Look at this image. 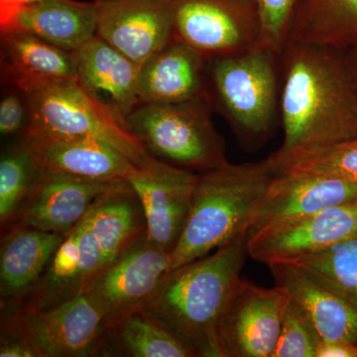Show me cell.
<instances>
[{
  "instance_id": "cell-1",
  "label": "cell",
  "mask_w": 357,
  "mask_h": 357,
  "mask_svg": "<svg viewBox=\"0 0 357 357\" xmlns=\"http://www.w3.org/2000/svg\"><path fill=\"white\" fill-rule=\"evenodd\" d=\"M280 59L284 140L269 156L276 173L357 137V89L344 52L289 43Z\"/></svg>"
},
{
  "instance_id": "cell-2",
  "label": "cell",
  "mask_w": 357,
  "mask_h": 357,
  "mask_svg": "<svg viewBox=\"0 0 357 357\" xmlns=\"http://www.w3.org/2000/svg\"><path fill=\"white\" fill-rule=\"evenodd\" d=\"M248 236L171 270L144 307L192 352L222 357L218 326L223 310L241 280Z\"/></svg>"
},
{
  "instance_id": "cell-3",
  "label": "cell",
  "mask_w": 357,
  "mask_h": 357,
  "mask_svg": "<svg viewBox=\"0 0 357 357\" xmlns=\"http://www.w3.org/2000/svg\"><path fill=\"white\" fill-rule=\"evenodd\" d=\"M276 175L269 157L198 174L187 222L170 253L171 270L248 236Z\"/></svg>"
},
{
  "instance_id": "cell-4",
  "label": "cell",
  "mask_w": 357,
  "mask_h": 357,
  "mask_svg": "<svg viewBox=\"0 0 357 357\" xmlns=\"http://www.w3.org/2000/svg\"><path fill=\"white\" fill-rule=\"evenodd\" d=\"M278 58L257 46L206 62L211 105L248 144H261L273 131L280 107Z\"/></svg>"
},
{
  "instance_id": "cell-5",
  "label": "cell",
  "mask_w": 357,
  "mask_h": 357,
  "mask_svg": "<svg viewBox=\"0 0 357 357\" xmlns=\"http://www.w3.org/2000/svg\"><path fill=\"white\" fill-rule=\"evenodd\" d=\"M213 109L208 96L181 103H139L126 121L152 157L199 174L229 163Z\"/></svg>"
},
{
  "instance_id": "cell-6",
  "label": "cell",
  "mask_w": 357,
  "mask_h": 357,
  "mask_svg": "<svg viewBox=\"0 0 357 357\" xmlns=\"http://www.w3.org/2000/svg\"><path fill=\"white\" fill-rule=\"evenodd\" d=\"M24 95L29 112L24 133L95 138L116 148L140 168L158 160L148 153L123 117L77 81L51 82Z\"/></svg>"
},
{
  "instance_id": "cell-7",
  "label": "cell",
  "mask_w": 357,
  "mask_h": 357,
  "mask_svg": "<svg viewBox=\"0 0 357 357\" xmlns=\"http://www.w3.org/2000/svg\"><path fill=\"white\" fill-rule=\"evenodd\" d=\"M1 325L24 337L37 357L112 356L109 331L98 306L84 293L48 309L2 312Z\"/></svg>"
},
{
  "instance_id": "cell-8",
  "label": "cell",
  "mask_w": 357,
  "mask_h": 357,
  "mask_svg": "<svg viewBox=\"0 0 357 357\" xmlns=\"http://www.w3.org/2000/svg\"><path fill=\"white\" fill-rule=\"evenodd\" d=\"M174 39L208 62L260 46L255 0H171Z\"/></svg>"
},
{
  "instance_id": "cell-9",
  "label": "cell",
  "mask_w": 357,
  "mask_h": 357,
  "mask_svg": "<svg viewBox=\"0 0 357 357\" xmlns=\"http://www.w3.org/2000/svg\"><path fill=\"white\" fill-rule=\"evenodd\" d=\"M171 264L170 252L151 243L145 232L102 267L83 293L102 311L109 331L146 307Z\"/></svg>"
},
{
  "instance_id": "cell-10",
  "label": "cell",
  "mask_w": 357,
  "mask_h": 357,
  "mask_svg": "<svg viewBox=\"0 0 357 357\" xmlns=\"http://www.w3.org/2000/svg\"><path fill=\"white\" fill-rule=\"evenodd\" d=\"M357 236V203L274 220L249 232L248 255L270 265L293 263Z\"/></svg>"
},
{
  "instance_id": "cell-11",
  "label": "cell",
  "mask_w": 357,
  "mask_h": 357,
  "mask_svg": "<svg viewBox=\"0 0 357 357\" xmlns=\"http://www.w3.org/2000/svg\"><path fill=\"white\" fill-rule=\"evenodd\" d=\"M290 301L280 286L258 287L241 279L218 323L222 357H272Z\"/></svg>"
},
{
  "instance_id": "cell-12",
  "label": "cell",
  "mask_w": 357,
  "mask_h": 357,
  "mask_svg": "<svg viewBox=\"0 0 357 357\" xmlns=\"http://www.w3.org/2000/svg\"><path fill=\"white\" fill-rule=\"evenodd\" d=\"M96 35L142 67L174 39L171 0H98Z\"/></svg>"
},
{
  "instance_id": "cell-13",
  "label": "cell",
  "mask_w": 357,
  "mask_h": 357,
  "mask_svg": "<svg viewBox=\"0 0 357 357\" xmlns=\"http://www.w3.org/2000/svg\"><path fill=\"white\" fill-rule=\"evenodd\" d=\"M197 178L198 174L160 160L138 167L128 178L142 206L148 238L167 252H172L182 236Z\"/></svg>"
},
{
  "instance_id": "cell-14",
  "label": "cell",
  "mask_w": 357,
  "mask_h": 357,
  "mask_svg": "<svg viewBox=\"0 0 357 357\" xmlns=\"http://www.w3.org/2000/svg\"><path fill=\"white\" fill-rule=\"evenodd\" d=\"M122 182H98L43 172L11 223L67 236L105 192Z\"/></svg>"
},
{
  "instance_id": "cell-15",
  "label": "cell",
  "mask_w": 357,
  "mask_h": 357,
  "mask_svg": "<svg viewBox=\"0 0 357 357\" xmlns=\"http://www.w3.org/2000/svg\"><path fill=\"white\" fill-rule=\"evenodd\" d=\"M277 286L303 310L321 342L357 344V305L311 270L295 263L267 265Z\"/></svg>"
},
{
  "instance_id": "cell-16",
  "label": "cell",
  "mask_w": 357,
  "mask_h": 357,
  "mask_svg": "<svg viewBox=\"0 0 357 357\" xmlns=\"http://www.w3.org/2000/svg\"><path fill=\"white\" fill-rule=\"evenodd\" d=\"M103 266V258L84 218L66 236L48 266L18 307L48 309L84 292ZM6 312V311H2Z\"/></svg>"
},
{
  "instance_id": "cell-17",
  "label": "cell",
  "mask_w": 357,
  "mask_h": 357,
  "mask_svg": "<svg viewBox=\"0 0 357 357\" xmlns=\"http://www.w3.org/2000/svg\"><path fill=\"white\" fill-rule=\"evenodd\" d=\"M23 135L31 142L43 172L98 182H121L128 181L138 168L116 148L95 138Z\"/></svg>"
},
{
  "instance_id": "cell-18",
  "label": "cell",
  "mask_w": 357,
  "mask_h": 357,
  "mask_svg": "<svg viewBox=\"0 0 357 357\" xmlns=\"http://www.w3.org/2000/svg\"><path fill=\"white\" fill-rule=\"evenodd\" d=\"M354 203H357V184L354 183L319 174H277L270 183L250 231L274 220Z\"/></svg>"
},
{
  "instance_id": "cell-19",
  "label": "cell",
  "mask_w": 357,
  "mask_h": 357,
  "mask_svg": "<svg viewBox=\"0 0 357 357\" xmlns=\"http://www.w3.org/2000/svg\"><path fill=\"white\" fill-rule=\"evenodd\" d=\"M4 227L0 246V301L2 311H7L17 306L39 280L66 236L15 222Z\"/></svg>"
},
{
  "instance_id": "cell-20",
  "label": "cell",
  "mask_w": 357,
  "mask_h": 357,
  "mask_svg": "<svg viewBox=\"0 0 357 357\" xmlns=\"http://www.w3.org/2000/svg\"><path fill=\"white\" fill-rule=\"evenodd\" d=\"M1 77L23 93L56 81H77L76 52L59 48L31 33L1 31Z\"/></svg>"
},
{
  "instance_id": "cell-21",
  "label": "cell",
  "mask_w": 357,
  "mask_h": 357,
  "mask_svg": "<svg viewBox=\"0 0 357 357\" xmlns=\"http://www.w3.org/2000/svg\"><path fill=\"white\" fill-rule=\"evenodd\" d=\"M204 96H208L206 61L183 42L173 39L140 68L139 103H181Z\"/></svg>"
},
{
  "instance_id": "cell-22",
  "label": "cell",
  "mask_w": 357,
  "mask_h": 357,
  "mask_svg": "<svg viewBox=\"0 0 357 357\" xmlns=\"http://www.w3.org/2000/svg\"><path fill=\"white\" fill-rule=\"evenodd\" d=\"M76 55L77 82L126 119L139 103V66L98 35Z\"/></svg>"
},
{
  "instance_id": "cell-23",
  "label": "cell",
  "mask_w": 357,
  "mask_h": 357,
  "mask_svg": "<svg viewBox=\"0 0 357 357\" xmlns=\"http://www.w3.org/2000/svg\"><path fill=\"white\" fill-rule=\"evenodd\" d=\"M7 30L31 33L63 50L77 52L96 35V2L41 0L26 7Z\"/></svg>"
},
{
  "instance_id": "cell-24",
  "label": "cell",
  "mask_w": 357,
  "mask_h": 357,
  "mask_svg": "<svg viewBox=\"0 0 357 357\" xmlns=\"http://www.w3.org/2000/svg\"><path fill=\"white\" fill-rule=\"evenodd\" d=\"M103 258V266L146 232L144 213L128 181L102 195L84 215Z\"/></svg>"
},
{
  "instance_id": "cell-25",
  "label": "cell",
  "mask_w": 357,
  "mask_h": 357,
  "mask_svg": "<svg viewBox=\"0 0 357 357\" xmlns=\"http://www.w3.org/2000/svg\"><path fill=\"white\" fill-rule=\"evenodd\" d=\"M357 48V0H298L287 44Z\"/></svg>"
},
{
  "instance_id": "cell-26",
  "label": "cell",
  "mask_w": 357,
  "mask_h": 357,
  "mask_svg": "<svg viewBox=\"0 0 357 357\" xmlns=\"http://www.w3.org/2000/svg\"><path fill=\"white\" fill-rule=\"evenodd\" d=\"M109 342L131 357H194L165 326L145 309L128 314L109 330Z\"/></svg>"
},
{
  "instance_id": "cell-27",
  "label": "cell",
  "mask_w": 357,
  "mask_h": 357,
  "mask_svg": "<svg viewBox=\"0 0 357 357\" xmlns=\"http://www.w3.org/2000/svg\"><path fill=\"white\" fill-rule=\"evenodd\" d=\"M43 173L31 142L21 134L0 158V222L10 225Z\"/></svg>"
},
{
  "instance_id": "cell-28",
  "label": "cell",
  "mask_w": 357,
  "mask_h": 357,
  "mask_svg": "<svg viewBox=\"0 0 357 357\" xmlns=\"http://www.w3.org/2000/svg\"><path fill=\"white\" fill-rule=\"evenodd\" d=\"M293 263L311 270L357 305V236Z\"/></svg>"
},
{
  "instance_id": "cell-29",
  "label": "cell",
  "mask_w": 357,
  "mask_h": 357,
  "mask_svg": "<svg viewBox=\"0 0 357 357\" xmlns=\"http://www.w3.org/2000/svg\"><path fill=\"white\" fill-rule=\"evenodd\" d=\"M321 342L311 319L291 299L272 357H316Z\"/></svg>"
},
{
  "instance_id": "cell-30",
  "label": "cell",
  "mask_w": 357,
  "mask_h": 357,
  "mask_svg": "<svg viewBox=\"0 0 357 357\" xmlns=\"http://www.w3.org/2000/svg\"><path fill=\"white\" fill-rule=\"evenodd\" d=\"M283 173L319 174L357 184V137L291 164L277 174Z\"/></svg>"
},
{
  "instance_id": "cell-31",
  "label": "cell",
  "mask_w": 357,
  "mask_h": 357,
  "mask_svg": "<svg viewBox=\"0 0 357 357\" xmlns=\"http://www.w3.org/2000/svg\"><path fill=\"white\" fill-rule=\"evenodd\" d=\"M259 13L260 46L280 57L298 0H255Z\"/></svg>"
},
{
  "instance_id": "cell-32",
  "label": "cell",
  "mask_w": 357,
  "mask_h": 357,
  "mask_svg": "<svg viewBox=\"0 0 357 357\" xmlns=\"http://www.w3.org/2000/svg\"><path fill=\"white\" fill-rule=\"evenodd\" d=\"M28 103L26 96L11 88L0 102V134L2 137H18L24 133L28 124Z\"/></svg>"
},
{
  "instance_id": "cell-33",
  "label": "cell",
  "mask_w": 357,
  "mask_h": 357,
  "mask_svg": "<svg viewBox=\"0 0 357 357\" xmlns=\"http://www.w3.org/2000/svg\"><path fill=\"white\" fill-rule=\"evenodd\" d=\"M0 357H37L30 344L10 326L1 325Z\"/></svg>"
},
{
  "instance_id": "cell-34",
  "label": "cell",
  "mask_w": 357,
  "mask_h": 357,
  "mask_svg": "<svg viewBox=\"0 0 357 357\" xmlns=\"http://www.w3.org/2000/svg\"><path fill=\"white\" fill-rule=\"evenodd\" d=\"M41 0H0V30H4L26 8Z\"/></svg>"
},
{
  "instance_id": "cell-35",
  "label": "cell",
  "mask_w": 357,
  "mask_h": 357,
  "mask_svg": "<svg viewBox=\"0 0 357 357\" xmlns=\"http://www.w3.org/2000/svg\"><path fill=\"white\" fill-rule=\"evenodd\" d=\"M316 357H357V344L344 342H321Z\"/></svg>"
},
{
  "instance_id": "cell-36",
  "label": "cell",
  "mask_w": 357,
  "mask_h": 357,
  "mask_svg": "<svg viewBox=\"0 0 357 357\" xmlns=\"http://www.w3.org/2000/svg\"><path fill=\"white\" fill-rule=\"evenodd\" d=\"M344 57L357 89V48L344 52Z\"/></svg>"
},
{
  "instance_id": "cell-37",
  "label": "cell",
  "mask_w": 357,
  "mask_h": 357,
  "mask_svg": "<svg viewBox=\"0 0 357 357\" xmlns=\"http://www.w3.org/2000/svg\"><path fill=\"white\" fill-rule=\"evenodd\" d=\"M93 1H98V0H93Z\"/></svg>"
}]
</instances>
